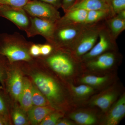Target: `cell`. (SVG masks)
I'll return each mask as SVG.
<instances>
[{
	"instance_id": "obj_1",
	"label": "cell",
	"mask_w": 125,
	"mask_h": 125,
	"mask_svg": "<svg viewBox=\"0 0 125 125\" xmlns=\"http://www.w3.org/2000/svg\"><path fill=\"white\" fill-rule=\"evenodd\" d=\"M24 74L28 76L56 110L63 112L66 104L64 88L60 81L39 58L18 62Z\"/></svg>"
},
{
	"instance_id": "obj_2",
	"label": "cell",
	"mask_w": 125,
	"mask_h": 125,
	"mask_svg": "<svg viewBox=\"0 0 125 125\" xmlns=\"http://www.w3.org/2000/svg\"><path fill=\"white\" fill-rule=\"evenodd\" d=\"M33 43L17 32L1 33L0 54L6 57L10 63L30 61L34 58L30 54V48Z\"/></svg>"
},
{
	"instance_id": "obj_3",
	"label": "cell",
	"mask_w": 125,
	"mask_h": 125,
	"mask_svg": "<svg viewBox=\"0 0 125 125\" xmlns=\"http://www.w3.org/2000/svg\"><path fill=\"white\" fill-rule=\"evenodd\" d=\"M38 57L45 65L59 76H68L73 72L74 63L73 59L75 58L67 51L54 47L49 55Z\"/></svg>"
},
{
	"instance_id": "obj_4",
	"label": "cell",
	"mask_w": 125,
	"mask_h": 125,
	"mask_svg": "<svg viewBox=\"0 0 125 125\" xmlns=\"http://www.w3.org/2000/svg\"><path fill=\"white\" fill-rule=\"evenodd\" d=\"M99 23L92 25H84L78 38L72 46L67 51L76 60H80L98 41L100 30L104 24Z\"/></svg>"
},
{
	"instance_id": "obj_5",
	"label": "cell",
	"mask_w": 125,
	"mask_h": 125,
	"mask_svg": "<svg viewBox=\"0 0 125 125\" xmlns=\"http://www.w3.org/2000/svg\"><path fill=\"white\" fill-rule=\"evenodd\" d=\"M84 26L82 24L56 27L50 43L55 48L68 51L78 38Z\"/></svg>"
},
{
	"instance_id": "obj_6",
	"label": "cell",
	"mask_w": 125,
	"mask_h": 125,
	"mask_svg": "<svg viewBox=\"0 0 125 125\" xmlns=\"http://www.w3.org/2000/svg\"><path fill=\"white\" fill-rule=\"evenodd\" d=\"M30 16L55 23L60 18V13L53 6L38 0L29 1L23 7Z\"/></svg>"
},
{
	"instance_id": "obj_7",
	"label": "cell",
	"mask_w": 125,
	"mask_h": 125,
	"mask_svg": "<svg viewBox=\"0 0 125 125\" xmlns=\"http://www.w3.org/2000/svg\"><path fill=\"white\" fill-rule=\"evenodd\" d=\"M24 76L18 62L11 63L7 72L5 89L12 101L18 103Z\"/></svg>"
},
{
	"instance_id": "obj_8",
	"label": "cell",
	"mask_w": 125,
	"mask_h": 125,
	"mask_svg": "<svg viewBox=\"0 0 125 125\" xmlns=\"http://www.w3.org/2000/svg\"><path fill=\"white\" fill-rule=\"evenodd\" d=\"M30 25L25 31L28 37L40 35L47 42L51 43L56 28L55 23L32 16H30Z\"/></svg>"
},
{
	"instance_id": "obj_9",
	"label": "cell",
	"mask_w": 125,
	"mask_h": 125,
	"mask_svg": "<svg viewBox=\"0 0 125 125\" xmlns=\"http://www.w3.org/2000/svg\"><path fill=\"white\" fill-rule=\"evenodd\" d=\"M98 42L88 52L83 56L80 60L87 61L97 57L115 46L116 41L110 35L105 23L100 30Z\"/></svg>"
},
{
	"instance_id": "obj_10",
	"label": "cell",
	"mask_w": 125,
	"mask_h": 125,
	"mask_svg": "<svg viewBox=\"0 0 125 125\" xmlns=\"http://www.w3.org/2000/svg\"><path fill=\"white\" fill-rule=\"evenodd\" d=\"M0 17L10 21L20 29L25 31L30 25V16L23 8L2 5L0 9Z\"/></svg>"
},
{
	"instance_id": "obj_11",
	"label": "cell",
	"mask_w": 125,
	"mask_h": 125,
	"mask_svg": "<svg viewBox=\"0 0 125 125\" xmlns=\"http://www.w3.org/2000/svg\"><path fill=\"white\" fill-rule=\"evenodd\" d=\"M88 11L83 9L70 10L55 23L56 28L65 25L83 24Z\"/></svg>"
},
{
	"instance_id": "obj_12",
	"label": "cell",
	"mask_w": 125,
	"mask_h": 125,
	"mask_svg": "<svg viewBox=\"0 0 125 125\" xmlns=\"http://www.w3.org/2000/svg\"><path fill=\"white\" fill-rule=\"evenodd\" d=\"M125 95L123 94L109 110L105 120L107 125H116L125 116Z\"/></svg>"
},
{
	"instance_id": "obj_13",
	"label": "cell",
	"mask_w": 125,
	"mask_h": 125,
	"mask_svg": "<svg viewBox=\"0 0 125 125\" xmlns=\"http://www.w3.org/2000/svg\"><path fill=\"white\" fill-rule=\"evenodd\" d=\"M115 61V54L111 52H107L86 62L90 68L93 69L103 70L111 67Z\"/></svg>"
},
{
	"instance_id": "obj_14",
	"label": "cell",
	"mask_w": 125,
	"mask_h": 125,
	"mask_svg": "<svg viewBox=\"0 0 125 125\" xmlns=\"http://www.w3.org/2000/svg\"><path fill=\"white\" fill-rule=\"evenodd\" d=\"M32 81L24 75L22 88L18 99V103L21 107L27 112L33 106L32 101Z\"/></svg>"
},
{
	"instance_id": "obj_15",
	"label": "cell",
	"mask_w": 125,
	"mask_h": 125,
	"mask_svg": "<svg viewBox=\"0 0 125 125\" xmlns=\"http://www.w3.org/2000/svg\"><path fill=\"white\" fill-rule=\"evenodd\" d=\"M56 109L51 106H33L27 112L30 125H39L49 113Z\"/></svg>"
},
{
	"instance_id": "obj_16",
	"label": "cell",
	"mask_w": 125,
	"mask_h": 125,
	"mask_svg": "<svg viewBox=\"0 0 125 125\" xmlns=\"http://www.w3.org/2000/svg\"><path fill=\"white\" fill-rule=\"evenodd\" d=\"M76 9H83L87 11L103 10L112 13L110 6L103 0H78L69 10Z\"/></svg>"
},
{
	"instance_id": "obj_17",
	"label": "cell",
	"mask_w": 125,
	"mask_h": 125,
	"mask_svg": "<svg viewBox=\"0 0 125 125\" xmlns=\"http://www.w3.org/2000/svg\"><path fill=\"white\" fill-rule=\"evenodd\" d=\"M117 94L113 91H108L99 94L94 99L92 104L101 108L104 112L109 109L112 104L115 101Z\"/></svg>"
},
{
	"instance_id": "obj_18",
	"label": "cell",
	"mask_w": 125,
	"mask_h": 125,
	"mask_svg": "<svg viewBox=\"0 0 125 125\" xmlns=\"http://www.w3.org/2000/svg\"><path fill=\"white\" fill-rule=\"evenodd\" d=\"M105 24L112 38L115 41L125 29V20L116 15L106 20Z\"/></svg>"
},
{
	"instance_id": "obj_19",
	"label": "cell",
	"mask_w": 125,
	"mask_h": 125,
	"mask_svg": "<svg viewBox=\"0 0 125 125\" xmlns=\"http://www.w3.org/2000/svg\"><path fill=\"white\" fill-rule=\"evenodd\" d=\"M10 116L13 125H30L27 112L21 107L18 102L13 103Z\"/></svg>"
},
{
	"instance_id": "obj_20",
	"label": "cell",
	"mask_w": 125,
	"mask_h": 125,
	"mask_svg": "<svg viewBox=\"0 0 125 125\" xmlns=\"http://www.w3.org/2000/svg\"><path fill=\"white\" fill-rule=\"evenodd\" d=\"M114 16L111 11L103 10H96L88 11L87 16L84 23L85 25H92L106 20Z\"/></svg>"
},
{
	"instance_id": "obj_21",
	"label": "cell",
	"mask_w": 125,
	"mask_h": 125,
	"mask_svg": "<svg viewBox=\"0 0 125 125\" xmlns=\"http://www.w3.org/2000/svg\"><path fill=\"white\" fill-rule=\"evenodd\" d=\"M0 89V115L11 120L10 112L14 102L12 101L5 90L4 93Z\"/></svg>"
},
{
	"instance_id": "obj_22",
	"label": "cell",
	"mask_w": 125,
	"mask_h": 125,
	"mask_svg": "<svg viewBox=\"0 0 125 125\" xmlns=\"http://www.w3.org/2000/svg\"><path fill=\"white\" fill-rule=\"evenodd\" d=\"M72 120L79 125H92L97 122V118L93 114L83 112H78L71 114Z\"/></svg>"
},
{
	"instance_id": "obj_23",
	"label": "cell",
	"mask_w": 125,
	"mask_h": 125,
	"mask_svg": "<svg viewBox=\"0 0 125 125\" xmlns=\"http://www.w3.org/2000/svg\"><path fill=\"white\" fill-rule=\"evenodd\" d=\"M32 101L33 106H51L49 101L32 82Z\"/></svg>"
},
{
	"instance_id": "obj_24",
	"label": "cell",
	"mask_w": 125,
	"mask_h": 125,
	"mask_svg": "<svg viewBox=\"0 0 125 125\" xmlns=\"http://www.w3.org/2000/svg\"><path fill=\"white\" fill-rule=\"evenodd\" d=\"M11 63L5 56L0 54V83L5 89V83L7 78V72Z\"/></svg>"
},
{
	"instance_id": "obj_25",
	"label": "cell",
	"mask_w": 125,
	"mask_h": 125,
	"mask_svg": "<svg viewBox=\"0 0 125 125\" xmlns=\"http://www.w3.org/2000/svg\"><path fill=\"white\" fill-rule=\"evenodd\" d=\"M64 116L63 112L56 110L48 114L39 125H56L59 120Z\"/></svg>"
},
{
	"instance_id": "obj_26",
	"label": "cell",
	"mask_w": 125,
	"mask_h": 125,
	"mask_svg": "<svg viewBox=\"0 0 125 125\" xmlns=\"http://www.w3.org/2000/svg\"><path fill=\"white\" fill-rule=\"evenodd\" d=\"M108 79L107 76H99L88 75L81 79V83L90 86H97L102 85Z\"/></svg>"
},
{
	"instance_id": "obj_27",
	"label": "cell",
	"mask_w": 125,
	"mask_h": 125,
	"mask_svg": "<svg viewBox=\"0 0 125 125\" xmlns=\"http://www.w3.org/2000/svg\"><path fill=\"white\" fill-rule=\"evenodd\" d=\"M72 90L77 96L84 97L90 94L93 92V89L91 86L87 84H82L79 86H73Z\"/></svg>"
},
{
	"instance_id": "obj_28",
	"label": "cell",
	"mask_w": 125,
	"mask_h": 125,
	"mask_svg": "<svg viewBox=\"0 0 125 125\" xmlns=\"http://www.w3.org/2000/svg\"><path fill=\"white\" fill-rule=\"evenodd\" d=\"M109 5L114 16L125 10V0H110Z\"/></svg>"
},
{
	"instance_id": "obj_29",
	"label": "cell",
	"mask_w": 125,
	"mask_h": 125,
	"mask_svg": "<svg viewBox=\"0 0 125 125\" xmlns=\"http://www.w3.org/2000/svg\"><path fill=\"white\" fill-rule=\"evenodd\" d=\"M30 0H0V4L16 8H23Z\"/></svg>"
},
{
	"instance_id": "obj_30",
	"label": "cell",
	"mask_w": 125,
	"mask_h": 125,
	"mask_svg": "<svg viewBox=\"0 0 125 125\" xmlns=\"http://www.w3.org/2000/svg\"><path fill=\"white\" fill-rule=\"evenodd\" d=\"M40 56H46L49 55L53 51L54 47L51 43L47 42L44 44H40Z\"/></svg>"
},
{
	"instance_id": "obj_31",
	"label": "cell",
	"mask_w": 125,
	"mask_h": 125,
	"mask_svg": "<svg viewBox=\"0 0 125 125\" xmlns=\"http://www.w3.org/2000/svg\"><path fill=\"white\" fill-rule=\"evenodd\" d=\"M30 54L33 57H37L40 56V44L33 43L30 48Z\"/></svg>"
},
{
	"instance_id": "obj_32",
	"label": "cell",
	"mask_w": 125,
	"mask_h": 125,
	"mask_svg": "<svg viewBox=\"0 0 125 125\" xmlns=\"http://www.w3.org/2000/svg\"><path fill=\"white\" fill-rule=\"evenodd\" d=\"M77 0H62L61 6L64 13L68 11L72 7Z\"/></svg>"
},
{
	"instance_id": "obj_33",
	"label": "cell",
	"mask_w": 125,
	"mask_h": 125,
	"mask_svg": "<svg viewBox=\"0 0 125 125\" xmlns=\"http://www.w3.org/2000/svg\"><path fill=\"white\" fill-rule=\"evenodd\" d=\"M52 5L58 9L61 6L62 0H38Z\"/></svg>"
},
{
	"instance_id": "obj_34",
	"label": "cell",
	"mask_w": 125,
	"mask_h": 125,
	"mask_svg": "<svg viewBox=\"0 0 125 125\" xmlns=\"http://www.w3.org/2000/svg\"><path fill=\"white\" fill-rule=\"evenodd\" d=\"M13 125L11 120L0 115V125Z\"/></svg>"
},
{
	"instance_id": "obj_35",
	"label": "cell",
	"mask_w": 125,
	"mask_h": 125,
	"mask_svg": "<svg viewBox=\"0 0 125 125\" xmlns=\"http://www.w3.org/2000/svg\"><path fill=\"white\" fill-rule=\"evenodd\" d=\"M73 123L69 120L66 119L62 118L59 120L56 125H73Z\"/></svg>"
},
{
	"instance_id": "obj_36",
	"label": "cell",
	"mask_w": 125,
	"mask_h": 125,
	"mask_svg": "<svg viewBox=\"0 0 125 125\" xmlns=\"http://www.w3.org/2000/svg\"><path fill=\"white\" fill-rule=\"evenodd\" d=\"M115 15L122 19L125 20V10L120 11Z\"/></svg>"
},
{
	"instance_id": "obj_37",
	"label": "cell",
	"mask_w": 125,
	"mask_h": 125,
	"mask_svg": "<svg viewBox=\"0 0 125 125\" xmlns=\"http://www.w3.org/2000/svg\"><path fill=\"white\" fill-rule=\"evenodd\" d=\"M103 0L105 1V2H106L110 6V5H109V1H110V0Z\"/></svg>"
},
{
	"instance_id": "obj_38",
	"label": "cell",
	"mask_w": 125,
	"mask_h": 125,
	"mask_svg": "<svg viewBox=\"0 0 125 125\" xmlns=\"http://www.w3.org/2000/svg\"><path fill=\"white\" fill-rule=\"evenodd\" d=\"M2 5H1V4H0V9H1V7H2Z\"/></svg>"
},
{
	"instance_id": "obj_39",
	"label": "cell",
	"mask_w": 125,
	"mask_h": 125,
	"mask_svg": "<svg viewBox=\"0 0 125 125\" xmlns=\"http://www.w3.org/2000/svg\"></svg>"
}]
</instances>
